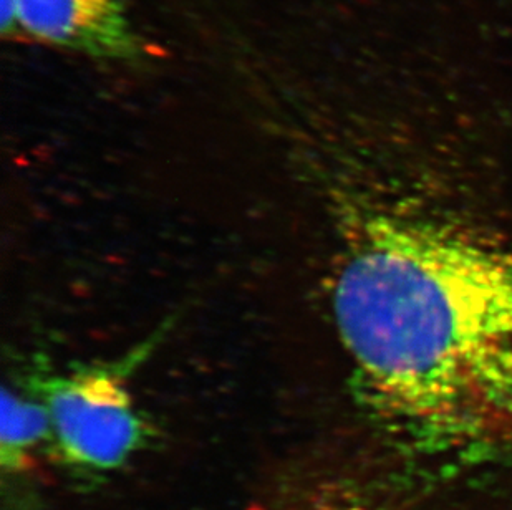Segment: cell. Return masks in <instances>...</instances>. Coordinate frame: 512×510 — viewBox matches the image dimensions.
<instances>
[{"instance_id": "obj_1", "label": "cell", "mask_w": 512, "mask_h": 510, "mask_svg": "<svg viewBox=\"0 0 512 510\" xmlns=\"http://www.w3.org/2000/svg\"><path fill=\"white\" fill-rule=\"evenodd\" d=\"M343 347L373 400L438 436L512 423V262L436 222L375 216L334 285Z\"/></svg>"}, {"instance_id": "obj_2", "label": "cell", "mask_w": 512, "mask_h": 510, "mask_svg": "<svg viewBox=\"0 0 512 510\" xmlns=\"http://www.w3.org/2000/svg\"><path fill=\"white\" fill-rule=\"evenodd\" d=\"M153 347L146 342L123 360L35 376L32 388L49 413L52 439L70 464L113 471L145 446L148 426L126 380Z\"/></svg>"}, {"instance_id": "obj_3", "label": "cell", "mask_w": 512, "mask_h": 510, "mask_svg": "<svg viewBox=\"0 0 512 510\" xmlns=\"http://www.w3.org/2000/svg\"><path fill=\"white\" fill-rule=\"evenodd\" d=\"M20 29L60 49L110 60L145 52L120 0H17Z\"/></svg>"}, {"instance_id": "obj_4", "label": "cell", "mask_w": 512, "mask_h": 510, "mask_svg": "<svg viewBox=\"0 0 512 510\" xmlns=\"http://www.w3.org/2000/svg\"><path fill=\"white\" fill-rule=\"evenodd\" d=\"M52 438L49 413L40 400H29L4 386L0 414V466L17 472L27 467L30 454Z\"/></svg>"}, {"instance_id": "obj_5", "label": "cell", "mask_w": 512, "mask_h": 510, "mask_svg": "<svg viewBox=\"0 0 512 510\" xmlns=\"http://www.w3.org/2000/svg\"><path fill=\"white\" fill-rule=\"evenodd\" d=\"M287 510H380L358 487L345 481H324L310 487Z\"/></svg>"}, {"instance_id": "obj_6", "label": "cell", "mask_w": 512, "mask_h": 510, "mask_svg": "<svg viewBox=\"0 0 512 510\" xmlns=\"http://www.w3.org/2000/svg\"><path fill=\"white\" fill-rule=\"evenodd\" d=\"M19 9L17 0H2V34L15 35L19 32Z\"/></svg>"}]
</instances>
